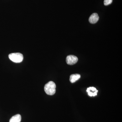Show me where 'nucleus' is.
Listing matches in <instances>:
<instances>
[{
    "label": "nucleus",
    "instance_id": "1",
    "mask_svg": "<svg viewBox=\"0 0 122 122\" xmlns=\"http://www.w3.org/2000/svg\"><path fill=\"white\" fill-rule=\"evenodd\" d=\"M56 85L52 81H50L45 85L44 90L48 95H52L56 92Z\"/></svg>",
    "mask_w": 122,
    "mask_h": 122
},
{
    "label": "nucleus",
    "instance_id": "2",
    "mask_svg": "<svg viewBox=\"0 0 122 122\" xmlns=\"http://www.w3.org/2000/svg\"><path fill=\"white\" fill-rule=\"evenodd\" d=\"M9 58L11 61L15 63H20L24 59L23 55L20 53H12L9 55Z\"/></svg>",
    "mask_w": 122,
    "mask_h": 122
},
{
    "label": "nucleus",
    "instance_id": "3",
    "mask_svg": "<svg viewBox=\"0 0 122 122\" xmlns=\"http://www.w3.org/2000/svg\"><path fill=\"white\" fill-rule=\"evenodd\" d=\"M78 61V58L76 56L73 55H70L67 56L66 58V63L68 65H74L75 64L77 63V62Z\"/></svg>",
    "mask_w": 122,
    "mask_h": 122
},
{
    "label": "nucleus",
    "instance_id": "4",
    "mask_svg": "<svg viewBox=\"0 0 122 122\" xmlns=\"http://www.w3.org/2000/svg\"><path fill=\"white\" fill-rule=\"evenodd\" d=\"M99 19L98 14L96 13L92 14L89 18V21L92 24H94L98 21Z\"/></svg>",
    "mask_w": 122,
    "mask_h": 122
},
{
    "label": "nucleus",
    "instance_id": "5",
    "mask_svg": "<svg viewBox=\"0 0 122 122\" xmlns=\"http://www.w3.org/2000/svg\"><path fill=\"white\" fill-rule=\"evenodd\" d=\"M98 91L96 89V88L94 87H90L87 88L86 91L88 93V95L90 96H95L97 95V92H95V93L92 92H96Z\"/></svg>",
    "mask_w": 122,
    "mask_h": 122
},
{
    "label": "nucleus",
    "instance_id": "6",
    "mask_svg": "<svg viewBox=\"0 0 122 122\" xmlns=\"http://www.w3.org/2000/svg\"><path fill=\"white\" fill-rule=\"evenodd\" d=\"M81 77V75L77 74L71 75L70 76V81L71 83H74L79 79Z\"/></svg>",
    "mask_w": 122,
    "mask_h": 122
},
{
    "label": "nucleus",
    "instance_id": "7",
    "mask_svg": "<svg viewBox=\"0 0 122 122\" xmlns=\"http://www.w3.org/2000/svg\"><path fill=\"white\" fill-rule=\"evenodd\" d=\"M21 119V116L20 114H16L11 118L10 122H20Z\"/></svg>",
    "mask_w": 122,
    "mask_h": 122
},
{
    "label": "nucleus",
    "instance_id": "8",
    "mask_svg": "<svg viewBox=\"0 0 122 122\" xmlns=\"http://www.w3.org/2000/svg\"><path fill=\"white\" fill-rule=\"evenodd\" d=\"M113 1V0H104V4L105 5H108L111 4Z\"/></svg>",
    "mask_w": 122,
    "mask_h": 122
}]
</instances>
